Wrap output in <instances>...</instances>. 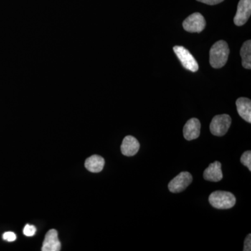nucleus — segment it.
<instances>
[{"instance_id":"nucleus-5","label":"nucleus","mask_w":251,"mask_h":251,"mask_svg":"<svg viewBox=\"0 0 251 251\" xmlns=\"http://www.w3.org/2000/svg\"><path fill=\"white\" fill-rule=\"evenodd\" d=\"M193 176L188 172H181L174 179H172L168 184V188L171 193L182 192L192 183Z\"/></svg>"},{"instance_id":"nucleus-19","label":"nucleus","mask_w":251,"mask_h":251,"mask_svg":"<svg viewBox=\"0 0 251 251\" xmlns=\"http://www.w3.org/2000/svg\"><path fill=\"white\" fill-rule=\"evenodd\" d=\"M197 1L208 5H216L220 4L224 0H197Z\"/></svg>"},{"instance_id":"nucleus-11","label":"nucleus","mask_w":251,"mask_h":251,"mask_svg":"<svg viewBox=\"0 0 251 251\" xmlns=\"http://www.w3.org/2000/svg\"><path fill=\"white\" fill-rule=\"evenodd\" d=\"M203 177L206 181L218 182L223 179V173L221 171V163L215 161L209 164L203 173Z\"/></svg>"},{"instance_id":"nucleus-18","label":"nucleus","mask_w":251,"mask_h":251,"mask_svg":"<svg viewBox=\"0 0 251 251\" xmlns=\"http://www.w3.org/2000/svg\"><path fill=\"white\" fill-rule=\"evenodd\" d=\"M251 251V234H249L246 238L245 242H244V251Z\"/></svg>"},{"instance_id":"nucleus-16","label":"nucleus","mask_w":251,"mask_h":251,"mask_svg":"<svg viewBox=\"0 0 251 251\" xmlns=\"http://www.w3.org/2000/svg\"><path fill=\"white\" fill-rule=\"evenodd\" d=\"M36 229L34 226L27 224L23 229V234L27 237H32L36 233Z\"/></svg>"},{"instance_id":"nucleus-15","label":"nucleus","mask_w":251,"mask_h":251,"mask_svg":"<svg viewBox=\"0 0 251 251\" xmlns=\"http://www.w3.org/2000/svg\"><path fill=\"white\" fill-rule=\"evenodd\" d=\"M241 163L244 166L247 167L249 171H251V151H247L243 153L241 157Z\"/></svg>"},{"instance_id":"nucleus-17","label":"nucleus","mask_w":251,"mask_h":251,"mask_svg":"<svg viewBox=\"0 0 251 251\" xmlns=\"http://www.w3.org/2000/svg\"><path fill=\"white\" fill-rule=\"evenodd\" d=\"M3 239L5 241H7L9 242H14L16 239V235L14 232H6L3 234Z\"/></svg>"},{"instance_id":"nucleus-3","label":"nucleus","mask_w":251,"mask_h":251,"mask_svg":"<svg viewBox=\"0 0 251 251\" xmlns=\"http://www.w3.org/2000/svg\"><path fill=\"white\" fill-rule=\"evenodd\" d=\"M232 124L230 116L226 114L216 115L210 124V131L215 136H224L228 131Z\"/></svg>"},{"instance_id":"nucleus-12","label":"nucleus","mask_w":251,"mask_h":251,"mask_svg":"<svg viewBox=\"0 0 251 251\" xmlns=\"http://www.w3.org/2000/svg\"><path fill=\"white\" fill-rule=\"evenodd\" d=\"M238 113L243 120L251 123V99L241 97L236 101Z\"/></svg>"},{"instance_id":"nucleus-14","label":"nucleus","mask_w":251,"mask_h":251,"mask_svg":"<svg viewBox=\"0 0 251 251\" xmlns=\"http://www.w3.org/2000/svg\"><path fill=\"white\" fill-rule=\"evenodd\" d=\"M242 66L245 69H251V41L248 40L243 44L240 50Z\"/></svg>"},{"instance_id":"nucleus-13","label":"nucleus","mask_w":251,"mask_h":251,"mask_svg":"<svg viewBox=\"0 0 251 251\" xmlns=\"http://www.w3.org/2000/svg\"><path fill=\"white\" fill-rule=\"evenodd\" d=\"M105 160L99 155H93L89 157L85 161V166L91 173H97L103 171Z\"/></svg>"},{"instance_id":"nucleus-1","label":"nucleus","mask_w":251,"mask_h":251,"mask_svg":"<svg viewBox=\"0 0 251 251\" xmlns=\"http://www.w3.org/2000/svg\"><path fill=\"white\" fill-rule=\"evenodd\" d=\"M229 54L228 44L225 41H217L209 52V63L214 69H220L226 65Z\"/></svg>"},{"instance_id":"nucleus-4","label":"nucleus","mask_w":251,"mask_h":251,"mask_svg":"<svg viewBox=\"0 0 251 251\" xmlns=\"http://www.w3.org/2000/svg\"><path fill=\"white\" fill-rule=\"evenodd\" d=\"M173 50L185 69L192 72H198L199 69L198 63L187 49L183 46H176L173 48Z\"/></svg>"},{"instance_id":"nucleus-10","label":"nucleus","mask_w":251,"mask_h":251,"mask_svg":"<svg viewBox=\"0 0 251 251\" xmlns=\"http://www.w3.org/2000/svg\"><path fill=\"white\" fill-rule=\"evenodd\" d=\"M140 145L135 137L128 135L124 138L121 145L122 154L126 156H133L139 151Z\"/></svg>"},{"instance_id":"nucleus-6","label":"nucleus","mask_w":251,"mask_h":251,"mask_svg":"<svg viewBox=\"0 0 251 251\" xmlns=\"http://www.w3.org/2000/svg\"><path fill=\"white\" fill-rule=\"evenodd\" d=\"M206 21L204 16L200 13L190 15L183 22V27L186 31L200 33L204 30Z\"/></svg>"},{"instance_id":"nucleus-9","label":"nucleus","mask_w":251,"mask_h":251,"mask_svg":"<svg viewBox=\"0 0 251 251\" xmlns=\"http://www.w3.org/2000/svg\"><path fill=\"white\" fill-rule=\"evenodd\" d=\"M201 124L197 118H192L186 122L183 129L185 139L191 140L197 139L201 134Z\"/></svg>"},{"instance_id":"nucleus-7","label":"nucleus","mask_w":251,"mask_h":251,"mask_svg":"<svg viewBox=\"0 0 251 251\" xmlns=\"http://www.w3.org/2000/svg\"><path fill=\"white\" fill-rule=\"evenodd\" d=\"M251 14V0H240L234 18V24L237 26L244 25L250 18Z\"/></svg>"},{"instance_id":"nucleus-8","label":"nucleus","mask_w":251,"mask_h":251,"mask_svg":"<svg viewBox=\"0 0 251 251\" xmlns=\"http://www.w3.org/2000/svg\"><path fill=\"white\" fill-rule=\"evenodd\" d=\"M60 250L61 242L58 239V232L56 229H50L46 234L41 251H59Z\"/></svg>"},{"instance_id":"nucleus-2","label":"nucleus","mask_w":251,"mask_h":251,"mask_svg":"<svg viewBox=\"0 0 251 251\" xmlns=\"http://www.w3.org/2000/svg\"><path fill=\"white\" fill-rule=\"evenodd\" d=\"M209 202L216 209H228L235 205L236 198L232 193L217 191L209 196Z\"/></svg>"}]
</instances>
